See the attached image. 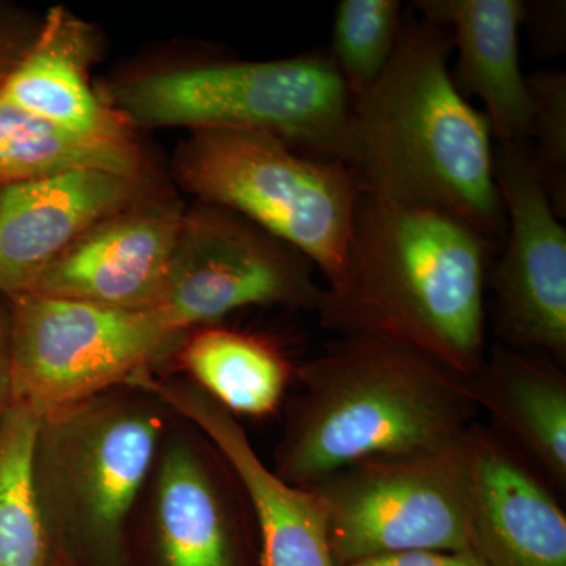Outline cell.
I'll return each instance as SVG.
<instances>
[{
  "label": "cell",
  "mask_w": 566,
  "mask_h": 566,
  "mask_svg": "<svg viewBox=\"0 0 566 566\" xmlns=\"http://www.w3.org/2000/svg\"><path fill=\"white\" fill-rule=\"evenodd\" d=\"M493 241L438 208L363 193L345 273L323 289L319 322L417 349L461 378L485 359V286Z\"/></svg>",
  "instance_id": "cell-1"
},
{
  "label": "cell",
  "mask_w": 566,
  "mask_h": 566,
  "mask_svg": "<svg viewBox=\"0 0 566 566\" xmlns=\"http://www.w3.org/2000/svg\"><path fill=\"white\" fill-rule=\"evenodd\" d=\"M452 51L446 28L405 17L386 70L353 99L338 159L363 193L452 212L501 245L506 221L493 132L458 91Z\"/></svg>",
  "instance_id": "cell-2"
},
{
  "label": "cell",
  "mask_w": 566,
  "mask_h": 566,
  "mask_svg": "<svg viewBox=\"0 0 566 566\" xmlns=\"http://www.w3.org/2000/svg\"><path fill=\"white\" fill-rule=\"evenodd\" d=\"M275 474L312 488L368 458L457 444L479 411L468 379L389 338L345 335L297 371Z\"/></svg>",
  "instance_id": "cell-3"
},
{
  "label": "cell",
  "mask_w": 566,
  "mask_h": 566,
  "mask_svg": "<svg viewBox=\"0 0 566 566\" xmlns=\"http://www.w3.org/2000/svg\"><path fill=\"white\" fill-rule=\"evenodd\" d=\"M104 98L133 128L263 133L337 161L353 106L327 51L147 71L115 82Z\"/></svg>",
  "instance_id": "cell-4"
},
{
  "label": "cell",
  "mask_w": 566,
  "mask_h": 566,
  "mask_svg": "<svg viewBox=\"0 0 566 566\" xmlns=\"http://www.w3.org/2000/svg\"><path fill=\"white\" fill-rule=\"evenodd\" d=\"M163 431L159 406L142 390H111L41 420L33 475L54 553L125 565L126 524Z\"/></svg>",
  "instance_id": "cell-5"
},
{
  "label": "cell",
  "mask_w": 566,
  "mask_h": 566,
  "mask_svg": "<svg viewBox=\"0 0 566 566\" xmlns=\"http://www.w3.org/2000/svg\"><path fill=\"white\" fill-rule=\"evenodd\" d=\"M174 169L199 202L241 216L304 255L326 289L344 279L363 197L344 163L308 155L270 134L199 129L178 148Z\"/></svg>",
  "instance_id": "cell-6"
},
{
  "label": "cell",
  "mask_w": 566,
  "mask_h": 566,
  "mask_svg": "<svg viewBox=\"0 0 566 566\" xmlns=\"http://www.w3.org/2000/svg\"><path fill=\"white\" fill-rule=\"evenodd\" d=\"M11 395L41 420L132 387L186 335L156 308H122L21 293L9 297Z\"/></svg>",
  "instance_id": "cell-7"
},
{
  "label": "cell",
  "mask_w": 566,
  "mask_h": 566,
  "mask_svg": "<svg viewBox=\"0 0 566 566\" xmlns=\"http://www.w3.org/2000/svg\"><path fill=\"white\" fill-rule=\"evenodd\" d=\"M468 433L446 449L368 458L312 486L326 505L335 565L468 549Z\"/></svg>",
  "instance_id": "cell-8"
},
{
  "label": "cell",
  "mask_w": 566,
  "mask_h": 566,
  "mask_svg": "<svg viewBox=\"0 0 566 566\" xmlns=\"http://www.w3.org/2000/svg\"><path fill=\"white\" fill-rule=\"evenodd\" d=\"M314 264L221 207L186 208L156 311L177 333L214 326L249 305L315 311Z\"/></svg>",
  "instance_id": "cell-9"
},
{
  "label": "cell",
  "mask_w": 566,
  "mask_h": 566,
  "mask_svg": "<svg viewBox=\"0 0 566 566\" xmlns=\"http://www.w3.org/2000/svg\"><path fill=\"white\" fill-rule=\"evenodd\" d=\"M495 181L505 210L504 251L490 275L504 345L566 356V229L526 142L502 144Z\"/></svg>",
  "instance_id": "cell-10"
},
{
  "label": "cell",
  "mask_w": 566,
  "mask_h": 566,
  "mask_svg": "<svg viewBox=\"0 0 566 566\" xmlns=\"http://www.w3.org/2000/svg\"><path fill=\"white\" fill-rule=\"evenodd\" d=\"M186 208L170 196L148 193L81 234L40 275L41 296L122 308H156Z\"/></svg>",
  "instance_id": "cell-11"
},
{
  "label": "cell",
  "mask_w": 566,
  "mask_h": 566,
  "mask_svg": "<svg viewBox=\"0 0 566 566\" xmlns=\"http://www.w3.org/2000/svg\"><path fill=\"white\" fill-rule=\"evenodd\" d=\"M151 192V177L104 169L0 185V294L31 292L81 234Z\"/></svg>",
  "instance_id": "cell-12"
},
{
  "label": "cell",
  "mask_w": 566,
  "mask_h": 566,
  "mask_svg": "<svg viewBox=\"0 0 566 566\" xmlns=\"http://www.w3.org/2000/svg\"><path fill=\"white\" fill-rule=\"evenodd\" d=\"M133 389L180 412L232 465L259 520L262 566H337L322 495L311 488L290 485L268 469L232 412L199 387L185 382L147 375L134 381Z\"/></svg>",
  "instance_id": "cell-13"
},
{
  "label": "cell",
  "mask_w": 566,
  "mask_h": 566,
  "mask_svg": "<svg viewBox=\"0 0 566 566\" xmlns=\"http://www.w3.org/2000/svg\"><path fill=\"white\" fill-rule=\"evenodd\" d=\"M468 549L483 566H566V516L494 436L468 433Z\"/></svg>",
  "instance_id": "cell-14"
},
{
  "label": "cell",
  "mask_w": 566,
  "mask_h": 566,
  "mask_svg": "<svg viewBox=\"0 0 566 566\" xmlns=\"http://www.w3.org/2000/svg\"><path fill=\"white\" fill-rule=\"evenodd\" d=\"M98 35L65 7H52L0 98L62 132L103 144H134V128L93 88Z\"/></svg>",
  "instance_id": "cell-15"
},
{
  "label": "cell",
  "mask_w": 566,
  "mask_h": 566,
  "mask_svg": "<svg viewBox=\"0 0 566 566\" xmlns=\"http://www.w3.org/2000/svg\"><path fill=\"white\" fill-rule=\"evenodd\" d=\"M420 17L442 25L457 48L450 71L458 91L485 106L499 144L526 142L532 98L521 66L520 29L526 20L523 0H417Z\"/></svg>",
  "instance_id": "cell-16"
},
{
  "label": "cell",
  "mask_w": 566,
  "mask_h": 566,
  "mask_svg": "<svg viewBox=\"0 0 566 566\" xmlns=\"http://www.w3.org/2000/svg\"><path fill=\"white\" fill-rule=\"evenodd\" d=\"M468 382L475 405L565 485V376L545 360L502 344Z\"/></svg>",
  "instance_id": "cell-17"
},
{
  "label": "cell",
  "mask_w": 566,
  "mask_h": 566,
  "mask_svg": "<svg viewBox=\"0 0 566 566\" xmlns=\"http://www.w3.org/2000/svg\"><path fill=\"white\" fill-rule=\"evenodd\" d=\"M153 524L161 566H237L221 497L182 439L159 457Z\"/></svg>",
  "instance_id": "cell-18"
},
{
  "label": "cell",
  "mask_w": 566,
  "mask_h": 566,
  "mask_svg": "<svg viewBox=\"0 0 566 566\" xmlns=\"http://www.w3.org/2000/svg\"><path fill=\"white\" fill-rule=\"evenodd\" d=\"M180 359L197 387L233 416L270 415L289 385V364L273 345L223 327H202L186 337Z\"/></svg>",
  "instance_id": "cell-19"
},
{
  "label": "cell",
  "mask_w": 566,
  "mask_h": 566,
  "mask_svg": "<svg viewBox=\"0 0 566 566\" xmlns=\"http://www.w3.org/2000/svg\"><path fill=\"white\" fill-rule=\"evenodd\" d=\"M76 169L150 177L137 142L103 144L82 139L0 98V185Z\"/></svg>",
  "instance_id": "cell-20"
},
{
  "label": "cell",
  "mask_w": 566,
  "mask_h": 566,
  "mask_svg": "<svg viewBox=\"0 0 566 566\" xmlns=\"http://www.w3.org/2000/svg\"><path fill=\"white\" fill-rule=\"evenodd\" d=\"M41 419L11 403L0 427V566H54L33 475Z\"/></svg>",
  "instance_id": "cell-21"
},
{
  "label": "cell",
  "mask_w": 566,
  "mask_h": 566,
  "mask_svg": "<svg viewBox=\"0 0 566 566\" xmlns=\"http://www.w3.org/2000/svg\"><path fill=\"white\" fill-rule=\"evenodd\" d=\"M400 0H342L329 55L353 99L378 81L392 59L403 22Z\"/></svg>",
  "instance_id": "cell-22"
},
{
  "label": "cell",
  "mask_w": 566,
  "mask_h": 566,
  "mask_svg": "<svg viewBox=\"0 0 566 566\" xmlns=\"http://www.w3.org/2000/svg\"><path fill=\"white\" fill-rule=\"evenodd\" d=\"M532 98V158L558 218H566V74L538 70L527 76Z\"/></svg>",
  "instance_id": "cell-23"
},
{
  "label": "cell",
  "mask_w": 566,
  "mask_h": 566,
  "mask_svg": "<svg viewBox=\"0 0 566 566\" xmlns=\"http://www.w3.org/2000/svg\"><path fill=\"white\" fill-rule=\"evenodd\" d=\"M41 20L20 7L0 2V84L31 48Z\"/></svg>",
  "instance_id": "cell-24"
},
{
  "label": "cell",
  "mask_w": 566,
  "mask_h": 566,
  "mask_svg": "<svg viewBox=\"0 0 566 566\" xmlns=\"http://www.w3.org/2000/svg\"><path fill=\"white\" fill-rule=\"evenodd\" d=\"M531 29L532 48L539 59H554L566 48V3L564 0H542L526 3V20Z\"/></svg>",
  "instance_id": "cell-25"
},
{
  "label": "cell",
  "mask_w": 566,
  "mask_h": 566,
  "mask_svg": "<svg viewBox=\"0 0 566 566\" xmlns=\"http://www.w3.org/2000/svg\"><path fill=\"white\" fill-rule=\"evenodd\" d=\"M345 566H483L471 549L409 551L364 558Z\"/></svg>",
  "instance_id": "cell-26"
},
{
  "label": "cell",
  "mask_w": 566,
  "mask_h": 566,
  "mask_svg": "<svg viewBox=\"0 0 566 566\" xmlns=\"http://www.w3.org/2000/svg\"><path fill=\"white\" fill-rule=\"evenodd\" d=\"M11 319L9 297L0 294V427L13 403L11 395Z\"/></svg>",
  "instance_id": "cell-27"
}]
</instances>
